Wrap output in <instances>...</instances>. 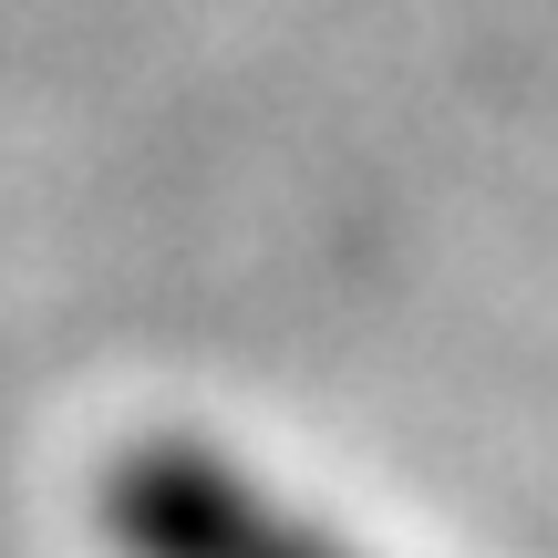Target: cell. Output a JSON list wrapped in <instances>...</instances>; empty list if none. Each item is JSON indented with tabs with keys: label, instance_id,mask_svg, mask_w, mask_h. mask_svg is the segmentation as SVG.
I'll use <instances>...</instances> for the list:
<instances>
[{
	"label": "cell",
	"instance_id": "1",
	"mask_svg": "<svg viewBox=\"0 0 558 558\" xmlns=\"http://www.w3.org/2000/svg\"><path fill=\"white\" fill-rule=\"evenodd\" d=\"M104 527L124 558H362L331 527H311L290 497H269L218 445H135L104 476Z\"/></svg>",
	"mask_w": 558,
	"mask_h": 558
}]
</instances>
